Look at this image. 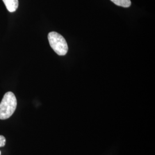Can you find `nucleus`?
Instances as JSON below:
<instances>
[{"instance_id":"1","label":"nucleus","mask_w":155,"mask_h":155,"mask_svg":"<svg viewBox=\"0 0 155 155\" xmlns=\"http://www.w3.org/2000/svg\"><path fill=\"white\" fill-rule=\"evenodd\" d=\"M17 99L11 91L7 92L0 103V120H6L13 115L17 107Z\"/></svg>"},{"instance_id":"5","label":"nucleus","mask_w":155,"mask_h":155,"mask_svg":"<svg viewBox=\"0 0 155 155\" xmlns=\"http://www.w3.org/2000/svg\"><path fill=\"white\" fill-rule=\"evenodd\" d=\"M6 139L4 136L0 135V147H3L5 145Z\"/></svg>"},{"instance_id":"2","label":"nucleus","mask_w":155,"mask_h":155,"mask_svg":"<svg viewBox=\"0 0 155 155\" xmlns=\"http://www.w3.org/2000/svg\"><path fill=\"white\" fill-rule=\"evenodd\" d=\"M48 39L50 46L58 55H66L68 47L63 36L56 32H51L48 33Z\"/></svg>"},{"instance_id":"4","label":"nucleus","mask_w":155,"mask_h":155,"mask_svg":"<svg viewBox=\"0 0 155 155\" xmlns=\"http://www.w3.org/2000/svg\"><path fill=\"white\" fill-rule=\"evenodd\" d=\"M116 5L124 8H129L131 5L130 0H110Z\"/></svg>"},{"instance_id":"3","label":"nucleus","mask_w":155,"mask_h":155,"mask_svg":"<svg viewBox=\"0 0 155 155\" xmlns=\"http://www.w3.org/2000/svg\"><path fill=\"white\" fill-rule=\"evenodd\" d=\"M7 10L9 12H15L18 7V0H2Z\"/></svg>"},{"instance_id":"6","label":"nucleus","mask_w":155,"mask_h":155,"mask_svg":"<svg viewBox=\"0 0 155 155\" xmlns=\"http://www.w3.org/2000/svg\"><path fill=\"white\" fill-rule=\"evenodd\" d=\"M0 155H1V151H0Z\"/></svg>"}]
</instances>
